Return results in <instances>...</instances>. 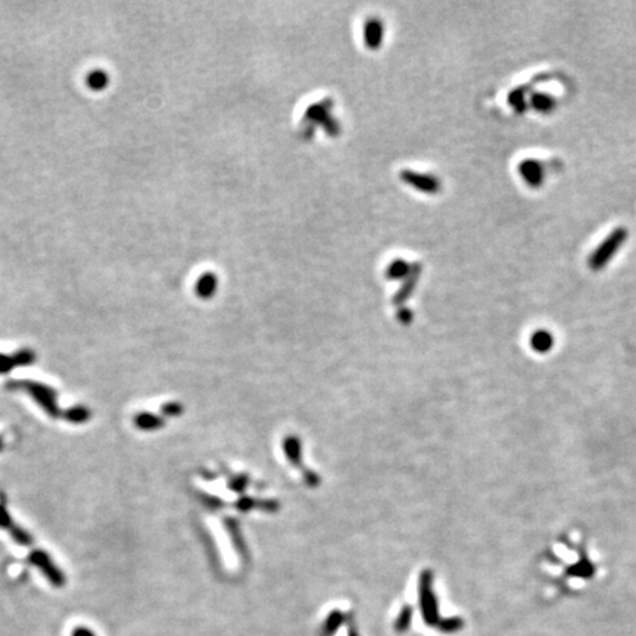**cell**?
Here are the masks:
<instances>
[{"mask_svg":"<svg viewBox=\"0 0 636 636\" xmlns=\"http://www.w3.org/2000/svg\"><path fill=\"white\" fill-rule=\"evenodd\" d=\"M6 388L10 390H24L34 399V402L40 406V408L52 418H59L62 411L58 405L56 390L47 385L39 383V381L33 380H12L8 381Z\"/></svg>","mask_w":636,"mask_h":636,"instance_id":"1","label":"cell"},{"mask_svg":"<svg viewBox=\"0 0 636 636\" xmlns=\"http://www.w3.org/2000/svg\"><path fill=\"white\" fill-rule=\"evenodd\" d=\"M626 239H628L626 228H623V227L616 228V230L610 233L603 244L594 251V253L588 260V265L595 271L604 269V267L610 262V260L616 255L620 246L625 244Z\"/></svg>","mask_w":636,"mask_h":636,"instance_id":"2","label":"cell"},{"mask_svg":"<svg viewBox=\"0 0 636 636\" xmlns=\"http://www.w3.org/2000/svg\"><path fill=\"white\" fill-rule=\"evenodd\" d=\"M29 562L34 566L39 569L42 573L45 575V578L54 585V587L56 588H62L63 585H65L67 579H65V575H63V571L55 564V562L52 559V557H50L46 551H42V550H35L33 551L30 555H29Z\"/></svg>","mask_w":636,"mask_h":636,"instance_id":"3","label":"cell"},{"mask_svg":"<svg viewBox=\"0 0 636 636\" xmlns=\"http://www.w3.org/2000/svg\"><path fill=\"white\" fill-rule=\"evenodd\" d=\"M0 527L6 529L9 532V535L14 538V541L22 546H30L33 543V538L30 533L15 525V521L9 516L3 502H0Z\"/></svg>","mask_w":636,"mask_h":636,"instance_id":"4","label":"cell"},{"mask_svg":"<svg viewBox=\"0 0 636 636\" xmlns=\"http://www.w3.org/2000/svg\"><path fill=\"white\" fill-rule=\"evenodd\" d=\"M518 171L530 187H539L545 182V167L536 159H525L518 165Z\"/></svg>","mask_w":636,"mask_h":636,"instance_id":"5","label":"cell"},{"mask_svg":"<svg viewBox=\"0 0 636 636\" xmlns=\"http://www.w3.org/2000/svg\"><path fill=\"white\" fill-rule=\"evenodd\" d=\"M551 79V74H541L538 75V77L533 79L532 81H529L526 86H521V87H517L516 90H513L510 93V96H508V102H510V105L514 108L516 112H525L526 109V95L529 92V88H532L535 84H538L539 81H545V80H548Z\"/></svg>","mask_w":636,"mask_h":636,"instance_id":"6","label":"cell"},{"mask_svg":"<svg viewBox=\"0 0 636 636\" xmlns=\"http://www.w3.org/2000/svg\"><path fill=\"white\" fill-rule=\"evenodd\" d=\"M557 99L548 93H532L530 96V106L542 113H548L555 109Z\"/></svg>","mask_w":636,"mask_h":636,"instance_id":"7","label":"cell"},{"mask_svg":"<svg viewBox=\"0 0 636 636\" xmlns=\"http://www.w3.org/2000/svg\"><path fill=\"white\" fill-rule=\"evenodd\" d=\"M530 347L533 348V351L545 353L554 347V337L550 332H546V330H538V332L533 333L530 337Z\"/></svg>","mask_w":636,"mask_h":636,"instance_id":"8","label":"cell"},{"mask_svg":"<svg viewBox=\"0 0 636 636\" xmlns=\"http://www.w3.org/2000/svg\"><path fill=\"white\" fill-rule=\"evenodd\" d=\"M62 417L72 424H83L92 418V411L88 410L87 406L77 405L72 406V408H68L65 413H62Z\"/></svg>","mask_w":636,"mask_h":636,"instance_id":"9","label":"cell"},{"mask_svg":"<svg viewBox=\"0 0 636 636\" xmlns=\"http://www.w3.org/2000/svg\"><path fill=\"white\" fill-rule=\"evenodd\" d=\"M87 86L95 92H102L109 86V74L104 70H93L87 75Z\"/></svg>","mask_w":636,"mask_h":636,"instance_id":"10","label":"cell"},{"mask_svg":"<svg viewBox=\"0 0 636 636\" xmlns=\"http://www.w3.org/2000/svg\"><path fill=\"white\" fill-rule=\"evenodd\" d=\"M134 424L140 430H155L162 426V420L155 415V414H149V413H138L134 417Z\"/></svg>","mask_w":636,"mask_h":636,"instance_id":"11","label":"cell"},{"mask_svg":"<svg viewBox=\"0 0 636 636\" xmlns=\"http://www.w3.org/2000/svg\"><path fill=\"white\" fill-rule=\"evenodd\" d=\"M12 355H14L17 367H29L37 361V355L31 349H19Z\"/></svg>","mask_w":636,"mask_h":636,"instance_id":"12","label":"cell"},{"mask_svg":"<svg viewBox=\"0 0 636 636\" xmlns=\"http://www.w3.org/2000/svg\"><path fill=\"white\" fill-rule=\"evenodd\" d=\"M17 368V363L14 360V355L9 353H0V376L8 374Z\"/></svg>","mask_w":636,"mask_h":636,"instance_id":"13","label":"cell"},{"mask_svg":"<svg viewBox=\"0 0 636 636\" xmlns=\"http://www.w3.org/2000/svg\"><path fill=\"white\" fill-rule=\"evenodd\" d=\"M411 610L410 608H405L404 612L401 613L398 621H397V630H405L406 628L410 626V621H411Z\"/></svg>","mask_w":636,"mask_h":636,"instance_id":"14","label":"cell"},{"mask_svg":"<svg viewBox=\"0 0 636 636\" xmlns=\"http://www.w3.org/2000/svg\"><path fill=\"white\" fill-rule=\"evenodd\" d=\"M340 623H342V616L339 613H335V614L330 616L328 620H327V625H326V633L332 635L339 628Z\"/></svg>","mask_w":636,"mask_h":636,"instance_id":"15","label":"cell"},{"mask_svg":"<svg viewBox=\"0 0 636 636\" xmlns=\"http://www.w3.org/2000/svg\"><path fill=\"white\" fill-rule=\"evenodd\" d=\"M461 620H458V619H452V620H447V621H443L442 625H440V629L443 632H455L461 628Z\"/></svg>","mask_w":636,"mask_h":636,"instance_id":"16","label":"cell"},{"mask_svg":"<svg viewBox=\"0 0 636 636\" xmlns=\"http://www.w3.org/2000/svg\"><path fill=\"white\" fill-rule=\"evenodd\" d=\"M72 636H96V633L87 628H75L72 630Z\"/></svg>","mask_w":636,"mask_h":636,"instance_id":"17","label":"cell"},{"mask_svg":"<svg viewBox=\"0 0 636 636\" xmlns=\"http://www.w3.org/2000/svg\"><path fill=\"white\" fill-rule=\"evenodd\" d=\"M349 636H358V635H357V632L351 629V630H349Z\"/></svg>","mask_w":636,"mask_h":636,"instance_id":"18","label":"cell"},{"mask_svg":"<svg viewBox=\"0 0 636 636\" xmlns=\"http://www.w3.org/2000/svg\"><path fill=\"white\" fill-rule=\"evenodd\" d=\"M2 450H3V440H2V438H0V452H2Z\"/></svg>","mask_w":636,"mask_h":636,"instance_id":"19","label":"cell"}]
</instances>
